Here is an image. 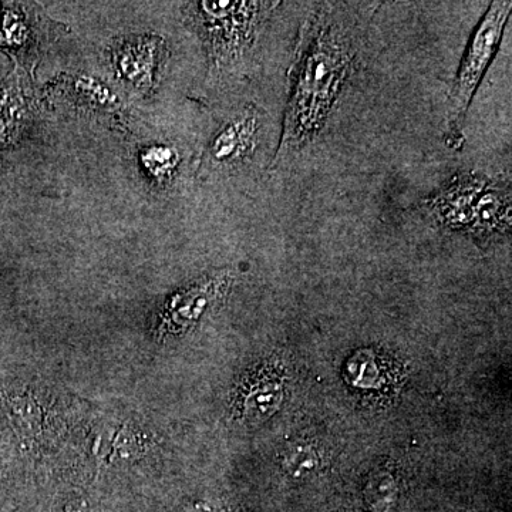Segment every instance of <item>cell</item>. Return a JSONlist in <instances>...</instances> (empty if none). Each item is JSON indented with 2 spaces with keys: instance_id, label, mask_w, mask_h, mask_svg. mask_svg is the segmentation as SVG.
<instances>
[{
  "instance_id": "obj_9",
  "label": "cell",
  "mask_w": 512,
  "mask_h": 512,
  "mask_svg": "<svg viewBox=\"0 0 512 512\" xmlns=\"http://www.w3.org/2000/svg\"><path fill=\"white\" fill-rule=\"evenodd\" d=\"M29 74L16 67L15 72L0 84V146L18 143L36 114V101L28 79Z\"/></svg>"
},
{
  "instance_id": "obj_16",
  "label": "cell",
  "mask_w": 512,
  "mask_h": 512,
  "mask_svg": "<svg viewBox=\"0 0 512 512\" xmlns=\"http://www.w3.org/2000/svg\"><path fill=\"white\" fill-rule=\"evenodd\" d=\"M66 512H87V508L82 503H76L67 507Z\"/></svg>"
},
{
  "instance_id": "obj_15",
  "label": "cell",
  "mask_w": 512,
  "mask_h": 512,
  "mask_svg": "<svg viewBox=\"0 0 512 512\" xmlns=\"http://www.w3.org/2000/svg\"><path fill=\"white\" fill-rule=\"evenodd\" d=\"M188 512H217V510L210 503H198L191 507Z\"/></svg>"
},
{
  "instance_id": "obj_1",
  "label": "cell",
  "mask_w": 512,
  "mask_h": 512,
  "mask_svg": "<svg viewBox=\"0 0 512 512\" xmlns=\"http://www.w3.org/2000/svg\"><path fill=\"white\" fill-rule=\"evenodd\" d=\"M357 56L356 32L335 8H322L305 23L296 49L276 161L289 160L312 143L328 121Z\"/></svg>"
},
{
  "instance_id": "obj_12",
  "label": "cell",
  "mask_w": 512,
  "mask_h": 512,
  "mask_svg": "<svg viewBox=\"0 0 512 512\" xmlns=\"http://www.w3.org/2000/svg\"><path fill=\"white\" fill-rule=\"evenodd\" d=\"M138 160H140L144 173L151 180L163 184L173 178L175 170L180 164V154H178L177 148L170 144H151L141 150Z\"/></svg>"
},
{
  "instance_id": "obj_13",
  "label": "cell",
  "mask_w": 512,
  "mask_h": 512,
  "mask_svg": "<svg viewBox=\"0 0 512 512\" xmlns=\"http://www.w3.org/2000/svg\"><path fill=\"white\" fill-rule=\"evenodd\" d=\"M281 400L282 390L278 382H264L249 393L245 402V414L254 421L268 419L278 410Z\"/></svg>"
},
{
  "instance_id": "obj_11",
  "label": "cell",
  "mask_w": 512,
  "mask_h": 512,
  "mask_svg": "<svg viewBox=\"0 0 512 512\" xmlns=\"http://www.w3.org/2000/svg\"><path fill=\"white\" fill-rule=\"evenodd\" d=\"M220 279H210L171 299L167 311L170 319L175 323H188L200 318L202 312L217 298L222 285Z\"/></svg>"
},
{
  "instance_id": "obj_3",
  "label": "cell",
  "mask_w": 512,
  "mask_h": 512,
  "mask_svg": "<svg viewBox=\"0 0 512 512\" xmlns=\"http://www.w3.org/2000/svg\"><path fill=\"white\" fill-rule=\"evenodd\" d=\"M511 9V2L491 3L471 36L448 97V144L451 146L463 141L464 119L484 74L497 55Z\"/></svg>"
},
{
  "instance_id": "obj_5",
  "label": "cell",
  "mask_w": 512,
  "mask_h": 512,
  "mask_svg": "<svg viewBox=\"0 0 512 512\" xmlns=\"http://www.w3.org/2000/svg\"><path fill=\"white\" fill-rule=\"evenodd\" d=\"M111 67L121 83L141 96H151L168 59L167 43L153 33L114 39L109 47Z\"/></svg>"
},
{
  "instance_id": "obj_8",
  "label": "cell",
  "mask_w": 512,
  "mask_h": 512,
  "mask_svg": "<svg viewBox=\"0 0 512 512\" xmlns=\"http://www.w3.org/2000/svg\"><path fill=\"white\" fill-rule=\"evenodd\" d=\"M46 96L62 100L77 110L101 114L114 121L123 120V101L107 84L89 74H60L46 84Z\"/></svg>"
},
{
  "instance_id": "obj_4",
  "label": "cell",
  "mask_w": 512,
  "mask_h": 512,
  "mask_svg": "<svg viewBox=\"0 0 512 512\" xmlns=\"http://www.w3.org/2000/svg\"><path fill=\"white\" fill-rule=\"evenodd\" d=\"M2 12L0 47L15 59L16 67L33 77L50 39L66 28L47 18L36 3H5Z\"/></svg>"
},
{
  "instance_id": "obj_7",
  "label": "cell",
  "mask_w": 512,
  "mask_h": 512,
  "mask_svg": "<svg viewBox=\"0 0 512 512\" xmlns=\"http://www.w3.org/2000/svg\"><path fill=\"white\" fill-rule=\"evenodd\" d=\"M490 178L476 173H458L426 201V208L440 227L468 232L478 197Z\"/></svg>"
},
{
  "instance_id": "obj_14",
  "label": "cell",
  "mask_w": 512,
  "mask_h": 512,
  "mask_svg": "<svg viewBox=\"0 0 512 512\" xmlns=\"http://www.w3.org/2000/svg\"><path fill=\"white\" fill-rule=\"evenodd\" d=\"M320 464L318 451L311 444H296L286 451L284 467L292 477L311 476Z\"/></svg>"
},
{
  "instance_id": "obj_2",
  "label": "cell",
  "mask_w": 512,
  "mask_h": 512,
  "mask_svg": "<svg viewBox=\"0 0 512 512\" xmlns=\"http://www.w3.org/2000/svg\"><path fill=\"white\" fill-rule=\"evenodd\" d=\"M278 2L185 3L183 18L200 37L211 74L234 72L247 62L266 19Z\"/></svg>"
},
{
  "instance_id": "obj_6",
  "label": "cell",
  "mask_w": 512,
  "mask_h": 512,
  "mask_svg": "<svg viewBox=\"0 0 512 512\" xmlns=\"http://www.w3.org/2000/svg\"><path fill=\"white\" fill-rule=\"evenodd\" d=\"M261 117L256 107H245L217 131L202 158V168L221 171L244 163L258 144Z\"/></svg>"
},
{
  "instance_id": "obj_17",
  "label": "cell",
  "mask_w": 512,
  "mask_h": 512,
  "mask_svg": "<svg viewBox=\"0 0 512 512\" xmlns=\"http://www.w3.org/2000/svg\"><path fill=\"white\" fill-rule=\"evenodd\" d=\"M0 10H2V8H0ZM0 22H2V19H0Z\"/></svg>"
},
{
  "instance_id": "obj_10",
  "label": "cell",
  "mask_w": 512,
  "mask_h": 512,
  "mask_svg": "<svg viewBox=\"0 0 512 512\" xmlns=\"http://www.w3.org/2000/svg\"><path fill=\"white\" fill-rule=\"evenodd\" d=\"M511 228V188L488 180L478 197L470 234L481 239L507 234Z\"/></svg>"
}]
</instances>
